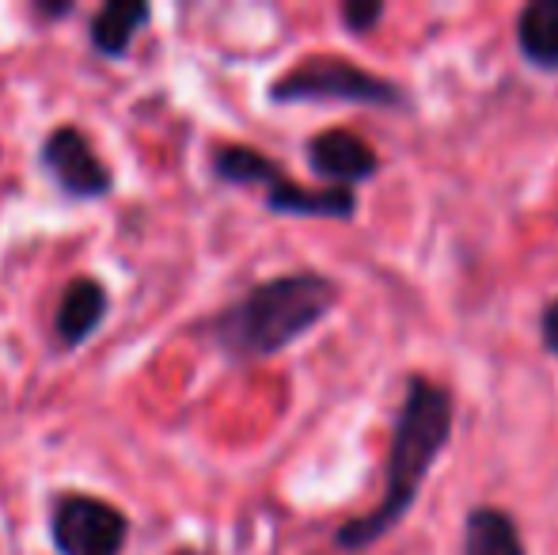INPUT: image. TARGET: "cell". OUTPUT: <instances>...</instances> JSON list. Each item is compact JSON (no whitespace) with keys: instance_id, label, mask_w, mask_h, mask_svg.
I'll list each match as a JSON object with an SVG mask.
<instances>
[{"instance_id":"cell-1","label":"cell","mask_w":558,"mask_h":555,"mask_svg":"<svg viewBox=\"0 0 558 555\" xmlns=\"http://www.w3.org/2000/svg\"><path fill=\"white\" fill-rule=\"evenodd\" d=\"M452 422H456V400L445 385L411 373L403 388V403L396 411V426H391L388 460H384V495L361 518H350L345 526L335 529V548L338 552H365L376 541L403 526L411 506L418 503V491L426 483L429 468L452 442Z\"/></svg>"},{"instance_id":"cell-2","label":"cell","mask_w":558,"mask_h":555,"mask_svg":"<svg viewBox=\"0 0 558 555\" xmlns=\"http://www.w3.org/2000/svg\"><path fill=\"white\" fill-rule=\"evenodd\" d=\"M338 297L342 289L324 270H289V275L258 281L247 293L228 301L221 312L202 319L198 335L232 365L263 362L324 324L335 312Z\"/></svg>"},{"instance_id":"cell-3","label":"cell","mask_w":558,"mask_h":555,"mask_svg":"<svg viewBox=\"0 0 558 555\" xmlns=\"http://www.w3.org/2000/svg\"><path fill=\"white\" fill-rule=\"evenodd\" d=\"M214 179L228 186H258L270 214L278 217H316V221H353L357 191L350 186H304L278 160L255 145H221L209 160Z\"/></svg>"},{"instance_id":"cell-4","label":"cell","mask_w":558,"mask_h":555,"mask_svg":"<svg viewBox=\"0 0 558 555\" xmlns=\"http://www.w3.org/2000/svg\"><path fill=\"white\" fill-rule=\"evenodd\" d=\"M266 99L278 107L293 104H357V107H384V111H403L407 92L396 81L373 73L338 53H312L301 58L289 73L266 88Z\"/></svg>"},{"instance_id":"cell-5","label":"cell","mask_w":558,"mask_h":555,"mask_svg":"<svg viewBox=\"0 0 558 555\" xmlns=\"http://www.w3.org/2000/svg\"><path fill=\"white\" fill-rule=\"evenodd\" d=\"M50 544L58 555H125L130 518L107 498L61 491L50 503Z\"/></svg>"},{"instance_id":"cell-6","label":"cell","mask_w":558,"mask_h":555,"mask_svg":"<svg viewBox=\"0 0 558 555\" xmlns=\"http://www.w3.org/2000/svg\"><path fill=\"white\" fill-rule=\"evenodd\" d=\"M38 168L65 202H104L114 194V171L81 126H53L38 145Z\"/></svg>"},{"instance_id":"cell-7","label":"cell","mask_w":558,"mask_h":555,"mask_svg":"<svg viewBox=\"0 0 558 555\" xmlns=\"http://www.w3.org/2000/svg\"><path fill=\"white\" fill-rule=\"evenodd\" d=\"M312 176L324 179V186H357L380 171V156L365 137L353 130H324L304 145Z\"/></svg>"},{"instance_id":"cell-8","label":"cell","mask_w":558,"mask_h":555,"mask_svg":"<svg viewBox=\"0 0 558 555\" xmlns=\"http://www.w3.org/2000/svg\"><path fill=\"white\" fill-rule=\"evenodd\" d=\"M111 316V293L99 278L92 275H76L61 289L58 297V312H53V347L61 354L69 350H81L99 327Z\"/></svg>"},{"instance_id":"cell-9","label":"cell","mask_w":558,"mask_h":555,"mask_svg":"<svg viewBox=\"0 0 558 555\" xmlns=\"http://www.w3.org/2000/svg\"><path fill=\"white\" fill-rule=\"evenodd\" d=\"M153 8L141 0H107L92 12L88 20V46L92 53L107 61H122L133 50V38L148 27Z\"/></svg>"},{"instance_id":"cell-10","label":"cell","mask_w":558,"mask_h":555,"mask_svg":"<svg viewBox=\"0 0 558 555\" xmlns=\"http://www.w3.org/2000/svg\"><path fill=\"white\" fill-rule=\"evenodd\" d=\"M463 555H529L513 514L501 506H475L463 518Z\"/></svg>"},{"instance_id":"cell-11","label":"cell","mask_w":558,"mask_h":555,"mask_svg":"<svg viewBox=\"0 0 558 555\" xmlns=\"http://www.w3.org/2000/svg\"><path fill=\"white\" fill-rule=\"evenodd\" d=\"M517 46L524 61L544 73L558 69V0H532L517 15Z\"/></svg>"},{"instance_id":"cell-12","label":"cell","mask_w":558,"mask_h":555,"mask_svg":"<svg viewBox=\"0 0 558 555\" xmlns=\"http://www.w3.org/2000/svg\"><path fill=\"white\" fill-rule=\"evenodd\" d=\"M384 0H345L342 4V23L350 35H368V31L380 27L384 20Z\"/></svg>"},{"instance_id":"cell-13","label":"cell","mask_w":558,"mask_h":555,"mask_svg":"<svg viewBox=\"0 0 558 555\" xmlns=\"http://www.w3.org/2000/svg\"><path fill=\"white\" fill-rule=\"evenodd\" d=\"M539 339H544L547 354L558 358V297L555 301H547L544 312H539Z\"/></svg>"},{"instance_id":"cell-14","label":"cell","mask_w":558,"mask_h":555,"mask_svg":"<svg viewBox=\"0 0 558 555\" xmlns=\"http://www.w3.org/2000/svg\"><path fill=\"white\" fill-rule=\"evenodd\" d=\"M31 12L43 15V20H69V15L76 12V4H46V0H35Z\"/></svg>"},{"instance_id":"cell-15","label":"cell","mask_w":558,"mask_h":555,"mask_svg":"<svg viewBox=\"0 0 558 555\" xmlns=\"http://www.w3.org/2000/svg\"><path fill=\"white\" fill-rule=\"evenodd\" d=\"M168 555H214V552H206V548H191V544H186V548H175V552H168Z\"/></svg>"}]
</instances>
